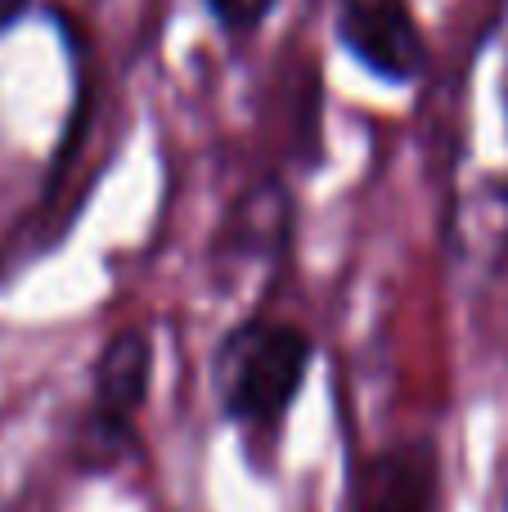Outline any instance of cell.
<instances>
[{"label": "cell", "instance_id": "6da1fadb", "mask_svg": "<svg viewBox=\"0 0 508 512\" xmlns=\"http://www.w3.org/2000/svg\"><path fill=\"white\" fill-rule=\"evenodd\" d=\"M450 261L495 270L508 252V0L468 68L464 140L446 212Z\"/></svg>", "mask_w": 508, "mask_h": 512}, {"label": "cell", "instance_id": "7a4b0ae2", "mask_svg": "<svg viewBox=\"0 0 508 512\" xmlns=\"http://www.w3.org/2000/svg\"><path fill=\"white\" fill-rule=\"evenodd\" d=\"M315 364V337L293 319L248 315L212 351L216 414L243 436L275 450Z\"/></svg>", "mask_w": 508, "mask_h": 512}, {"label": "cell", "instance_id": "3957f363", "mask_svg": "<svg viewBox=\"0 0 508 512\" xmlns=\"http://www.w3.org/2000/svg\"><path fill=\"white\" fill-rule=\"evenodd\" d=\"M153 387V337L126 324L99 346L90 364L86 409L77 418V468L86 477L122 468L140 454V414Z\"/></svg>", "mask_w": 508, "mask_h": 512}, {"label": "cell", "instance_id": "277c9868", "mask_svg": "<svg viewBox=\"0 0 508 512\" xmlns=\"http://www.w3.org/2000/svg\"><path fill=\"white\" fill-rule=\"evenodd\" d=\"M333 41L383 86H419L428 77V41L410 0H329Z\"/></svg>", "mask_w": 508, "mask_h": 512}, {"label": "cell", "instance_id": "5b68a950", "mask_svg": "<svg viewBox=\"0 0 508 512\" xmlns=\"http://www.w3.org/2000/svg\"><path fill=\"white\" fill-rule=\"evenodd\" d=\"M441 454L428 436L374 450L351 472L347 512H437Z\"/></svg>", "mask_w": 508, "mask_h": 512}, {"label": "cell", "instance_id": "8992f818", "mask_svg": "<svg viewBox=\"0 0 508 512\" xmlns=\"http://www.w3.org/2000/svg\"><path fill=\"white\" fill-rule=\"evenodd\" d=\"M203 5H207V14L221 23V32H230L234 41H243V36L266 27V18L275 14L279 0H203Z\"/></svg>", "mask_w": 508, "mask_h": 512}, {"label": "cell", "instance_id": "52a82bcc", "mask_svg": "<svg viewBox=\"0 0 508 512\" xmlns=\"http://www.w3.org/2000/svg\"><path fill=\"white\" fill-rule=\"evenodd\" d=\"M27 9H32V0H0V32H9Z\"/></svg>", "mask_w": 508, "mask_h": 512}, {"label": "cell", "instance_id": "ba28073f", "mask_svg": "<svg viewBox=\"0 0 508 512\" xmlns=\"http://www.w3.org/2000/svg\"><path fill=\"white\" fill-rule=\"evenodd\" d=\"M504 512H508V495H504Z\"/></svg>", "mask_w": 508, "mask_h": 512}]
</instances>
